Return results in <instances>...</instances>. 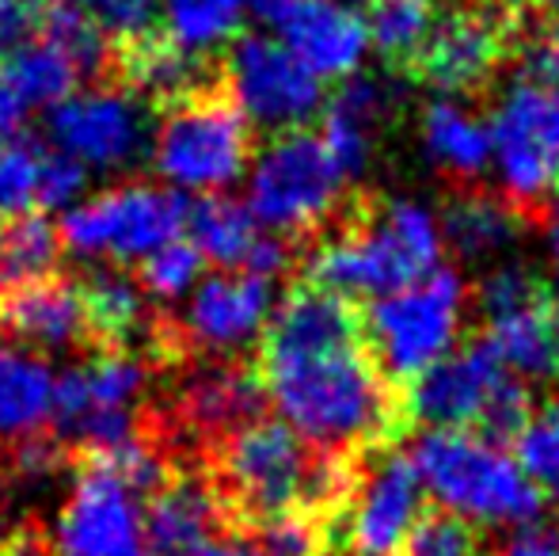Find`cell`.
<instances>
[{
  "mask_svg": "<svg viewBox=\"0 0 559 556\" xmlns=\"http://www.w3.org/2000/svg\"><path fill=\"white\" fill-rule=\"evenodd\" d=\"M263 393L294 435L320 453H346L389 430L384 374L361 351L358 317L328 289H297L263 335Z\"/></svg>",
  "mask_w": 559,
  "mask_h": 556,
  "instance_id": "cell-1",
  "label": "cell"
},
{
  "mask_svg": "<svg viewBox=\"0 0 559 556\" xmlns=\"http://www.w3.org/2000/svg\"><path fill=\"white\" fill-rule=\"evenodd\" d=\"M217 469H222L217 492L225 507H236L251 522L294 511L328 522L350 492L343 469L328 453L312 450L282 419H255L228 435Z\"/></svg>",
  "mask_w": 559,
  "mask_h": 556,
  "instance_id": "cell-2",
  "label": "cell"
},
{
  "mask_svg": "<svg viewBox=\"0 0 559 556\" xmlns=\"http://www.w3.org/2000/svg\"><path fill=\"white\" fill-rule=\"evenodd\" d=\"M407 458L438 511L479 530H530L545 514L548 499L533 488L514 453L476 430H423Z\"/></svg>",
  "mask_w": 559,
  "mask_h": 556,
  "instance_id": "cell-3",
  "label": "cell"
},
{
  "mask_svg": "<svg viewBox=\"0 0 559 556\" xmlns=\"http://www.w3.org/2000/svg\"><path fill=\"white\" fill-rule=\"evenodd\" d=\"M442 217L419 199H396L366 225L324 240L312 252L309 275L317 289L343 297H384L407 282L442 268Z\"/></svg>",
  "mask_w": 559,
  "mask_h": 556,
  "instance_id": "cell-4",
  "label": "cell"
},
{
  "mask_svg": "<svg viewBox=\"0 0 559 556\" xmlns=\"http://www.w3.org/2000/svg\"><path fill=\"white\" fill-rule=\"evenodd\" d=\"M464 309L468 286L453 268H435L430 275L369 301L366 335L377 370L412 386L456 351Z\"/></svg>",
  "mask_w": 559,
  "mask_h": 556,
  "instance_id": "cell-5",
  "label": "cell"
},
{
  "mask_svg": "<svg viewBox=\"0 0 559 556\" xmlns=\"http://www.w3.org/2000/svg\"><path fill=\"white\" fill-rule=\"evenodd\" d=\"M407 409L427 430H476L502 446V438H514L530 419V389L476 343L415 378Z\"/></svg>",
  "mask_w": 559,
  "mask_h": 556,
  "instance_id": "cell-6",
  "label": "cell"
},
{
  "mask_svg": "<svg viewBox=\"0 0 559 556\" xmlns=\"http://www.w3.org/2000/svg\"><path fill=\"white\" fill-rule=\"evenodd\" d=\"M153 168L179 194H225L248 176L251 134L233 99L199 92L179 99L153 127Z\"/></svg>",
  "mask_w": 559,
  "mask_h": 556,
  "instance_id": "cell-7",
  "label": "cell"
},
{
  "mask_svg": "<svg viewBox=\"0 0 559 556\" xmlns=\"http://www.w3.org/2000/svg\"><path fill=\"white\" fill-rule=\"evenodd\" d=\"M187 217L191 206L171 187L122 184L66 210L58 237L81 260L145 263L171 240H183Z\"/></svg>",
  "mask_w": 559,
  "mask_h": 556,
  "instance_id": "cell-8",
  "label": "cell"
},
{
  "mask_svg": "<svg viewBox=\"0 0 559 556\" xmlns=\"http://www.w3.org/2000/svg\"><path fill=\"white\" fill-rule=\"evenodd\" d=\"M343 187L346 179L324 138L309 130L274 134L248 164V210L259 229L278 237L328 222L343 199Z\"/></svg>",
  "mask_w": 559,
  "mask_h": 556,
  "instance_id": "cell-9",
  "label": "cell"
},
{
  "mask_svg": "<svg viewBox=\"0 0 559 556\" xmlns=\"http://www.w3.org/2000/svg\"><path fill=\"white\" fill-rule=\"evenodd\" d=\"M225 76L240 119L271 138L305 130L324 111V81H317L278 38L263 31L236 38Z\"/></svg>",
  "mask_w": 559,
  "mask_h": 556,
  "instance_id": "cell-10",
  "label": "cell"
},
{
  "mask_svg": "<svg viewBox=\"0 0 559 556\" xmlns=\"http://www.w3.org/2000/svg\"><path fill=\"white\" fill-rule=\"evenodd\" d=\"M491 168L514 202L559 187V84L514 81L491 115Z\"/></svg>",
  "mask_w": 559,
  "mask_h": 556,
  "instance_id": "cell-11",
  "label": "cell"
},
{
  "mask_svg": "<svg viewBox=\"0 0 559 556\" xmlns=\"http://www.w3.org/2000/svg\"><path fill=\"white\" fill-rule=\"evenodd\" d=\"M423 481L407 453H381L350 484L343 507L328 519V549L350 556H400L423 519Z\"/></svg>",
  "mask_w": 559,
  "mask_h": 556,
  "instance_id": "cell-12",
  "label": "cell"
},
{
  "mask_svg": "<svg viewBox=\"0 0 559 556\" xmlns=\"http://www.w3.org/2000/svg\"><path fill=\"white\" fill-rule=\"evenodd\" d=\"M46 127H50V145L88 171H122L153 149L156 122L133 88L104 84L61 99Z\"/></svg>",
  "mask_w": 559,
  "mask_h": 556,
  "instance_id": "cell-13",
  "label": "cell"
},
{
  "mask_svg": "<svg viewBox=\"0 0 559 556\" xmlns=\"http://www.w3.org/2000/svg\"><path fill=\"white\" fill-rule=\"evenodd\" d=\"M263 35L278 38L317 81H350L369 58L366 20L335 0H251Z\"/></svg>",
  "mask_w": 559,
  "mask_h": 556,
  "instance_id": "cell-14",
  "label": "cell"
},
{
  "mask_svg": "<svg viewBox=\"0 0 559 556\" xmlns=\"http://www.w3.org/2000/svg\"><path fill=\"white\" fill-rule=\"evenodd\" d=\"M58 542L61 556H153L141 496L96 458H81Z\"/></svg>",
  "mask_w": 559,
  "mask_h": 556,
  "instance_id": "cell-15",
  "label": "cell"
},
{
  "mask_svg": "<svg viewBox=\"0 0 559 556\" xmlns=\"http://www.w3.org/2000/svg\"><path fill=\"white\" fill-rule=\"evenodd\" d=\"M274 286L248 271H217L191 289L179 328L191 347L206 355H240L266 335L274 320Z\"/></svg>",
  "mask_w": 559,
  "mask_h": 556,
  "instance_id": "cell-16",
  "label": "cell"
},
{
  "mask_svg": "<svg viewBox=\"0 0 559 556\" xmlns=\"http://www.w3.org/2000/svg\"><path fill=\"white\" fill-rule=\"evenodd\" d=\"M148 386V366L130 351H104L53 378L50 427L61 442H76L81 430L111 412H133Z\"/></svg>",
  "mask_w": 559,
  "mask_h": 556,
  "instance_id": "cell-17",
  "label": "cell"
},
{
  "mask_svg": "<svg viewBox=\"0 0 559 556\" xmlns=\"http://www.w3.org/2000/svg\"><path fill=\"white\" fill-rule=\"evenodd\" d=\"M266 404L263 381L233 363H206L194 366L183 378L176 397V412L191 435L202 438H225L243 430L259 419Z\"/></svg>",
  "mask_w": 559,
  "mask_h": 556,
  "instance_id": "cell-18",
  "label": "cell"
},
{
  "mask_svg": "<svg viewBox=\"0 0 559 556\" xmlns=\"http://www.w3.org/2000/svg\"><path fill=\"white\" fill-rule=\"evenodd\" d=\"M0 332L43 351H69L92 343L81 286L53 275L20 289H4L0 294Z\"/></svg>",
  "mask_w": 559,
  "mask_h": 556,
  "instance_id": "cell-19",
  "label": "cell"
},
{
  "mask_svg": "<svg viewBox=\"0 0 559 556\" xmlns=\"http://www.w3.org/2000/svg\"><path fill=\"white\" fill-rule=\"evenodd\" d=\"M76 81L81 73L50 43H31L8 58L0 66V141L27 138L31 119L73 96Z\"/></svg>",
  "mask_w": 559,
  "mask_h": 556,
  "instance_id": "cell-20",
  "label": "cell"
},
{
  "mask_svg": "<svg viewBox=\"0 0 559 556\" xmlns=\"http://www.w3.org/2000/svg\"><path fill=\"white\" fill-rule=\"evenodd\" d=\"M502 31L487 12L438 15V27L423 50V73L445 92H468L495 73Z\"/></svg>",
  "mask_w": 559,
  "mask_h": 556,
  "instance_id": "cell-21",
  "label": "cell"
},
{
  "mask_svg": "<svg viewBox=\"0 0 559 556\" xmlns=\"http://www.w3.org/2000/svg\"><path fill=\"white\" fill-rule=\"evenodd\" d=\"M228 507L217 484L199 476H168L160 492L148 496L145 534L153 556H176L206 537L222 534Z\"/></svg>",
  "mask_w": 559,
  "mask_h": 556,
  "instance_id": "cell-22",
  "label": "cell"
},
{
  "mask_svg": "<svg viewBox=\"0 0 559 556\" xmlns=\"http://www.w3.org/2000/svg\"><path fill=\"white\" fill-rule=\"evenodd\" d=\"M389 88L373 76H350V81L338 88V96L328 107L324 122V145L332 153L335 168L343 171V179H361L373 161V134L381 127V119L389 115Z\"/></svg>",
  "mask_w": 559,
  "mask_h": 556,
  "instance_id": "cell-23",
  "label": "cell"
},
{
  "mask_svg": "<svg viewBox=\"0 0 559 556\" xmlns=\"http://www.w3.org/2000/svg\"><path fill=\"white\" fill-rule=\"evenodd\" d=\"M419 138L430 161L456 179H476L491 168V127L453 96L427 104Z\"/></svg>",
  "mask_w": 559,
  "mask_h": 556,
  "instance_id": "cell-24",
  "label": "cell"
},
{
  "mask_svg": "<svg viewBox=\"0 0 559 556\" xmlns=\"http://www.w3.org/2000/svg\"><path fill=\"white\" fill-rule=\"evenodd\" d=\"M484 347L514 374L518 381H545L559 370L556 363V320L545 301L487 317Z\"/></svg>",
  "mask_w": 559,
  "mask_h": 556,
  "instance_id": "cell-25",
  "label": "cell"
},
{
  "mask_svg": "<svg viewBox=\"0 0 559 556\" xmlns=\"http://www.w3.org/2000/svg\"><path fill=\"white\" fill-rule=\"evenodd\" d=\"M118 69L126 76V88H133L141 99H160V104H179L199 92H206V58L183 54L168 38H141V43L118 46Z\"/></svg>",
  "mask_w": 559,
  "mask_h": 556,
  "instance_id": "cell-26",
  "label": "cell"
},
{
  "mask_svg": "<svg viewBox=\"0 0 559 556\" xmlns=\"http://www.w3.org/2000/svg\"><path fill=\"white\" fill-rule=\"evenodd\" d=\"M53 378L58 374L38 355L0 347V438H38L53 412Z\"/></svg>",
  "mask_w": 559,
  "mask_h": 556,
  "instance_id": "cell-27",
  "label": "cell"
},
{
  "mask_svg": "<svg viewBox=\"0 0 559 556\" xmlns=\"http://www.w3.org/2000/svg\"><path fill=\"white\" fill-rule=\"evenodd\" d=\"M84 317H88L92 343L107 351H126L145 328V294L118 268H92L81 282Z\"/></svg>",
  "mask_w": 559,
  "mask_h": 556,
  "instance_id": "cell-28",
  "label": "cell"
},
{
  "mask_svg": "<svg viewBox=\"0 0 559 556\" xmlns=\"http://www.w3.org/2000/svg\"><path fill=\"white\" fill-rule=\"evenodd\" d=\"M187 233H191L187 240L199 248L206 263H217L222 271H240L263 229L251 217L248 202H236L228 194H210V199H199L191 206Z\"/></svg>",
  "mask_w": 559,
  "mask_h": 556,
  "instance_id": "cell-29",
  "label": "cell"
},
{
  "mask_svg": "<svg viewBox=\"0 0 559 556\" xmlns=\"http://www.w3.org/2000/svg\"><path fill=\"white\" fill-rule=\"evenodd\" d=\"M251 0H160L164 38L183 54L206 58L240 35Z\"/></svg>",
  "mask_w": 559,
  "mask_h": 556,
  "instance_id": "cell-30",
  "label": "cell"
},
{
  "mask_svg": "<svg viewBox=\"0 0 559 556\" xmlns=\"http://www.w3.org/2000/svg\"><path fill=\"white\" fill-rule=\"evenodd\" d=\"M442 233L445 245H453L464 260H487L514 245L518 217L510 214L507 202L491 199V194H464L445 210Z\"/></svg>",
  "mask_w": 559,
  "mask_h": 556,
  "instance_id": "cell-31",
  "label": "cell"
},
{
  "mask_svg": "<svg viewBox=\"0 0 559 556\" xmlns=\"http://www.w3.org/2000/svg\"><path fill=\"white\" fill-rule=\"evenodd\" d=\"M361 20H366L369 50L389 61L423 58L438 27L435 0H369Z\"/></svg>",
  "mask_w": 559,
  "mask_h": 556,
  "instance_id": "cell-32",
  "label": "cell"
},
{
  "mask_svg": "<svg viewBox=\"0 0 559 556\" xmlns=\"http://www.w3.org/2000/svg\"><path fill=\"white\" fill-rule=\"evenodd\" d=\"M58 248L61 237L46 214H23L4 225L0 237V294L4 289H20L31 282L53 279L58 268Z\"/></svg>",
  "mask_w": 559,
  "mask_h": 556,
  "instance_id": "cell-33",
  "label": "cell"
},
{
  "mask_svg": "<svg viewBox=\"0 0 559 556\" xmlns=\"http://www.w3.org/2000/svg\"><path fill=\"white\" fill-rule=\"evenodd\" d=\"M514 461L545 499H559V397L545 401L514 435Z\"/></svg>",
  "mask_w": 559,
  "mask_h": 556,
  "instance_id": "cell-34",
  "label": "cell"
},
{
  "mask_svg": "<svg viewBox=\"0 0 559 556\" xmlns=\"http://www.w3.org/2000/svg\"><path fill=\"white\" fill-rule=\"evenodd\" d=\"M43 43H50L69 66L81 76L104 73L111 61V43L92 27L84 15L69 12V8L46 0V20H43Z\"/></svg>",
  "mask_w": 559,
  "mask_h": 556,
  "instance_id": "cell-35",
  "label": "cell"
},
{
  "mask_svg": "<svg viewBox=\"0 0 559 556\" xmlns=\"http://www.w3.org/2000/svg\"><path fill=\"white\" fill-rule=\"evenodd\" d=\"M43 149L31 138L0 141V217L38 214V176Z\"/></svg>",
  "mask_w": 559,
  "mask_h": 556,
  "instance_id": "cell-36",
  "label": "cell"
},
{
  "mask_svg": "<svg viewBox=\"0 0 559 556\" xmlns=\"http://www.w3.org/2000/svg\"><path fill=\"white\" fill-rule=\"evenodd\" d=\"M53 4L84 15L99 35L111 38L115 50L153 35L160 15V0H53Z\"/></svg>",
  "mask_w": 559,
  "mask_h": 556,
  "instance_id": "cell-37",
  "label": "cell"
},
{
  "mask_svg": "<svg viewBox=\"0 0 559 556\" xmlns=\"http://www.w3.org/2000/svg\"><path fill=\"white\" fill-rule=\"evenodd\" d=\"M202 268H206V260L191 240H171L168 248H160L141 263L138 286L153 301H179V297H191V289L202 282Z\"/></svg>",
  "mask_w": 559,
  "mask_h": 556,
  "instance_id": "cell-38",
  "label": "cell"
},
{
  "mask_svg": "<svg viewBox=\"0 0 559 556\" xmlns=\"http://www.w3.org/2000/svg\"><path fill=\"white\" fill-rule=\"evenodd\" d=\"M484 542H479V527L456 519L449 511H423L415 530L407 534L400 556H479Z\"/></svg>",
  "mask_w": 559,
  "mask_h": 556,
  "instance_id": "cell-39",
  "label": "cell"
},
{
  "mask_svg": "<svg viewBox=\"0 0 559 556\" xmlns=\"http://www.w3.org/2000/svg\"><path fill=\"white\" fill-rule=\"evenodd\" d=\"M255 545L263 556H324L328 553V522L317 514H278V519L255 522Z\"/></svg>",
  "mask_w": 559,
  "mask_h": 556,
  "instance_id": "cell-40",
  "label": "cell"
},
{
  "mask_svg": "<svg viewBox=\"0 0 559 556\" xmlns=\"http://www.w3.org/2000/svg\"><path fill=\"white\" fill-rule=\"evenodd\" d=\"M88 187V168L66 156L61 149H43V176H38V214L43 210L73 206Z\"/></svg>",
  "mask_w": 559,
  "mask_h": 556,
  "instance_id": "cell-41",
  "label": "cell"
},
{
  "mask_svg": "<svg viewBox=\"0 0 559 556\" xmlns=\"http://www.w3.org/2000/svg\"><path fill=\"white\" fill-rule=\"evenodd\" d=\"M46 20V0H0V66L38 43Z\"/></svg>",
  "mask_w": 559,
  "mask_h": 556,
  "instance_id": "cell-42",
  "label": "cell"
},
{
  "mask_svg": "<svg viewBox=\"0 0 559 556\" xmlns=\"http://www.w3.org/2000/svg\"><path fill=\"white\" fill-rule=\"evenodd\" d=\"M518 81L559 84V23L530 31V38L518 46Z\"/></svg>",
  "mask_w": 559,
  "mask_h": 556,
  "instance_id": "cell-43",
  "label": "cell"
},
{
  "mask_svg": "<svg viewBox=\"0 0 559 556\" xmlns=\"http://www.w3.org/2000/svg\"><path fill=\"white\" fill-rule=\"evenodd\" d=\"M289 263H294V248H289L286 237H278V233H259V240L251 245L248 260H243L240 271H248V275L263 279L274 286V279H282L289 271Z\"/></svg>",
  "mask_w": 559,
  "mask_h": 556,
  "instance_id": "cell-44",
  "label": "cell"
},
{
  "mask_svg": "<svg viewBox=\"0 0 559 556\" xmlns=\"http://www.w3.org/2000/svg\"><path fill=\"white\" fill-rule=\"evenodd\" d=\"M176 556H263L251 534H240V530H222V534L206 537V542L191 545V549L176 553Z\"/></svg>",
  "mask_w": 559,
  "mask_h": 556,
  "instance_id": "cell-45",
  "label": "cell"
},
{
  "mask_svg": "<svg viewBox=\"0 0 559 556\" xmlns=\"http://www.w3.org/2000/svg\"><path fill=\"white\" fill-rule=\"evenodd\" d=\"M491 556H559V537L548 534V530H518L502 549H495Z\"/></svg>",
  "mask_w": 559,
  "mask_h": 556,
  "instance_id": "cell-46",
  "label": "cell"
},
{
  "mask_svg": "<svg viewBox=\"0 0 559 556\" xmlns=\"http://www.w3.org/2000/svg\"><path fill=\"white\" fill-rule=\"evenodd\" d=\"M548 233H552V252L559 256V187L552 191V206H548Z\"/></svg>",
  "mask_w": 559,
  "mask_h": 556,
  "instance_id": "cell-47",
  "label": "cell"
},
{
  "mask_svg": "<svg viewBox=\"0 0 559 556\" xmlns=\"http://www.w3.org/2000/svg\"><path fill=\"white\" fill-rule=\"evenodd\" d=\"M556 289H559V256H556ZM556 363H559V312H556Z\"/></svg>",
  "mask_w": 559,
  "mask_h": 556,
  "instance_id": "cell-48",
  "label": "cell"
},
{
  "mask_svg": "<svg viewBox=\"0 0 559 556\" xmlns=\"http://www.w3.org/2000/svg\"><path fill=\"white\" fill-rule=\"evenodd\" d=\"M335 4H343V8H354V12H358V4H369V0H335Z\"/></svg>",
  "mask_w": 559,
  "mask_h": 556,
  "instance_id": "cell-49",
  "label": "cell"
},
{
  "mask_svg": "<svg viewBox=\"0 0 559 556\" xmlns=\"http://www.w3.org/2000/svg\"><path fill=\"white\" fill-rule=\"evenodd\" d=\"M507 4H522V0H507Z\"/></svg>",
  "mask_w": 559,
  "mask_h": 556,
  "instance_id": "cell-50",
  "label": "cell"
},
{
  "mask_svg": "<svg viewBox=\"0 0 559 556\" xmlns=\"http://www.w3.org/2000/svg\"><path fill=\"white\" fill-rule=\"evenodd\" d=\"M0 237H4V225H0Z\"/></svg>",
  "mask_w": 559,
  "mask_h": 556,
  "instance_id": "cell-51",
  "label": "cell"
},
{
  "mask_svg": "<svg viewBox=\"0 0 559 556\" xmlns=\"http://www.w3.org/2000/svg\"><path fill=\"white\" fill-rule=\"evenodd\" d=\"M552 4H556V8H559V0H552Z\"/></svg>",
  "mask_w": 559,
  "mask_h": 556,
  "instance_id": "cell-52",
  "label": "cell"
}]
</instances>
